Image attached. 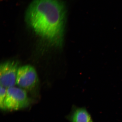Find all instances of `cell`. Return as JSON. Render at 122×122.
Returning <instances> with one entry per match:
<instances>
[{
	"label": "cell",
	"instance_id": "1",
	"mask_svg": "<svg viewBox=\"0 0 122 122\" xmlns=\"http://www.w3.org/2000/svg\"><path fill=\"white\" fill-rule=\"evenodd\" d=\"M66 11L59 0H34L29 6L26 20L38 36L53 45L63 41Z\"/></svg>",
	"mask_w": 122,
	"mask_h": 122
},
{
	"label": "cell",
	"instance_id": "2",
	"mask_svg": "<svg viewBox=\"0 0 122 122\" xmlns=\"http://www.w3.org/2000/svg\"><path fill=\"white\" fill-rule=\"evenodd\" d=\"M30 100L25 90L19 87H10L7 89L5 102V110H17L27 107Z\"/></svg>",
	"mask_w": 122,
	"mask_h": 122
},
{
	"label": "cell",
	"instance_id": "3",
	"mask_svg": "<svg viewBox=\"0 0 122 122\" xmlns=\"http://www.w3.org/2000/svg\"><path fill=\"white\" fill-rule=\"evenodd\" d=\"M38 81L36 70L30 65L21 66L18 70L16 84L24 89L30 90L34 88Z\"/></svg>",
	"mask_w": 122,
	"mask_h": 122
},
{
	"label": "cell",
	"instance_id": "4",
	"mask_svg": "<svg viewBox=\"0 0 122 122\" xmlns=\"http://www.w3.org/2000/svg\"><path fill=\"white\" fill-rule=\"evenodd\" d=\"M18 68L17 63L14 61L2 63L0 69V86L7 89L14 86L16 84Z\"/></svg>",
	"mask_w": 122,
	"mask_h": 122
},
{
	"label": "cell",
	"instance_id": "5",
	"mask_svg": "<svg viewBox=\"0 0 122 122\" xmlns=\"http://www.w3.org/2000/svg\"><path fill=\"white\" fill-rule=\"evenodd\" d=\"M68 119L70 122H94L91 115L85 107H74Z\"/></svg>",
	"mask_w": 122,
	"mask_h": 122
},
{
	"label": "cell",
	"instance_id": "6",
	"mask_svg": "<svg viewBox=\"0 0 122 122\" xmlns=\"http://www.w3.org/2000/svg\"><path fill=\"white\" fill-rule=\"evenodd\" d=\"M7 88L0 86V106L1 109L3 110H5V102L7 92Z\"/></svg>",
	"mask_w": 122,
	"mask_h": 122
}]
</instances>
